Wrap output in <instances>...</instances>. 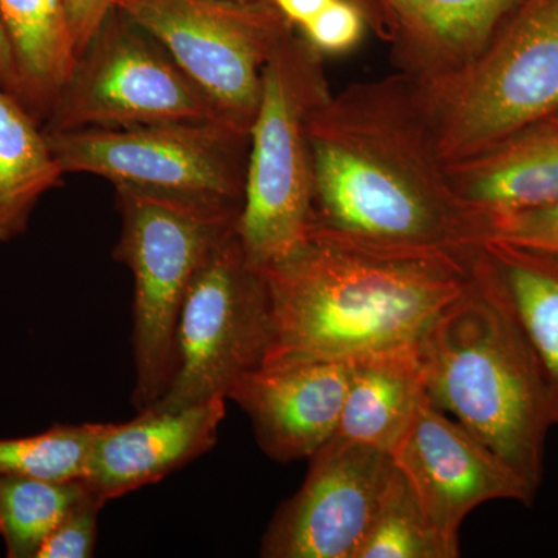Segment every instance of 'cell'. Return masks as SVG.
<instances>
[{"label":"cell","mask_w":558,"mask_h":558,"mask_svg":"<svg viewBox=\"0 0 558 558\" xmlns=\"http://www.w3.org/2000/svg\"><path fill=\"white\" fill-rule=\"evenodd\" d=\"M425 392L537 490L558 392L481 247L417 344Z\"/></svg>","instance_id":"obj_3"},{"label":"cell","mask_w":558,"mask_h":558,"mask_svg":"<svg viewBox=\"0 0 558 558\" xmlns=\"http://www.w3.org/2000/svg\"><path fill=\"white\" fill-rule=\"evenodd\" d=\"M355 359H279L234 381L260 450L281 464L310 459L336 435Z\"/></svg>","instance_id":"obj_13"},{"label":"cell","mask_w":558,"mask_h":558,"mask_svg":"<svg viewBox=\"0 0 558 558\" xmlns=\"http://www.w3.org/2000/svg\"><path fill=\"white\" fill-rule=\"evenodd\" d=\"M121 218L113 258L134 278L132 405L149 409L167 391L175 328L194 275L238 219L219 218L175 202L116 190Z\"/></svg>","instance_id":"obj_7"},{"label":"cell","mask_w":558,"mask_h":558,"mask_svg":"<svg viewBox=\"0 0 558 558\" xmlns=\"http://www.w3.org/2000/svg\"><path fill=\"white\" fill-rule=\"evenodd\" d=\"M399 72L432 78L486 47L521 0H373Z\"/></svg>","instance_id":"obj_15"},{"label":"cell","mask_w":558,"mask_h":558,"mask_svg":"<svg viewBox=\"0 0 558 558\" xmlns=\"http://www.w3.org/2000/svg\"><path fill=\"white\" fill-rule=\"evenodd\" d=\"M310 238L396 256L470 259L488 223L450 182L403 73L330 92L307 124Z\"/></svg>","instance_id":"obj_1"},{"label":"cell","mask_w":558,"mask_h":558,"mask_svg":"<svg viewBox=\"0 0 558 558\" xmlns=\"http://www.w3.org/2000/svg\"><path fill=\"white\" fill-rule=\"evenodd\" d=\"M0 87L9 90L21 100L20 78H17L16 64L2 22H0Z\"/></svg>","instance_id":"obj_29"},{"label":"cell","mask_w":558,"mask_h":558,"mask_svg":"<svg viewBox=\"0 0 558 558\" xmlns=\"http://www.w3.org/2000/svg\"><path fill=\"white\" fill-rule=\"evenodd\" d=\"M21 101L43 123L76 62L69 0H0Z\"/></svg>","instance_id":"obj_18"},{"label":"cell","mask_w":558,"mask_h":558,"mask_svg":"<svg viewBox=\"0 0 558 558\" xmlns=\"http://www.w3.org/2000/svg\"><path fill=\"white\" fill-rule=\"evenodd\" d=\"M238 2H252V0H238Z\"/></svg>","instance_id":"obj_31"},{"label":"cell","mask_w":558,"mask_h":558,"mask_svg":"<svg viewBox=\"0 0 558 558\" xmlns=\"http://www.w3.org/2000/svg\"><path fill=\"white\" fill-rule=\"evenodd\" d=\"M389 454L453 558L472 510L498 499L527 505L537 492L428 396Z\"/></svg>","instance_id":"obj_12"},{"label":"cell","mask_w":558,"mask_h":558,"mask_svg":"<svg viewBox=\"0 0 558 558\" xmlns=\"http://www.w3.org/2000/svg\"><path fill=\"white\" fill-rule=\"evenodd\" d=\"M205 120H219L208 98L159 40L116 7L76 58L43 128L121 130Z\"/></svg>","instance_id":"obj_9"},{"label":"cell","mask_w":558,"mask_h":558,"mask_svg":"<svg viewBox=\"0 0 558 558\" xmlns=\"http://www.w3.org/2000/svg\"><path fill=\"white\" fill-rule=\"evenodd\" d=\"M546 120L554 121V123L558 124V113H556V116L549 117V119H546Z\"/></svg>","instance_id":"obj_30"},{"label":"cell","mask_w":558,"mask_h":558,"mask_svg":"<svg viewBox=\"0 0 558 558\" xmlns=\"http://www.w3.org/2000/svg\"><path fill=\"white\" fill-rule=\"evenodd\" d=\"M357 558H453L398 468Z\"/></svg>","instance_id":"obj_23"},{"label":"cell","mask_w":558,"mask_h":558,"mask_svg":"<svg viewBox=\"0 0 558 558\" xmlns=\"http://www.w3.org/2000/svg\"><path fill=\"white\" fill-rule=\"evenodd\" d=\"M279 13L299 31L304 24L314 20L333 0H271Z\"/></svg>","instance_id":"obj_28"},{"label":"cell","mask_w":558,"mask_h":558,"mask_svg":"<svg viewBox=\"0 0 558 558\" xmlns=\"http://www.w3.org/2000/svg\"><path fill=\"white\" fill-rule=\"evenodd\" d=\"M227 399L179 411H138L123 424H100L83 483L102 502L159 483L208 453L219 438Z\"/></svg>","instance_id":"obj_14"},{"label":"cell","mask_w":558,"mask_h":558,"mask_svg":"<svg viewBox=\"0 0 558 558\" xmlns=\"http://www.w3.org/2000/svg\"><path fill=\"white\" fill-rule=\"evenodd\" d=\"M488 240L512 242L558 256V202L494 220Z\"/></svg>","instance_id":"obj_26"},{"label":"cell","mask_w":558,"mask_h":558,"mask_svg":"<svg viewBox=\"0 0 558 558\" xmlns=\"http://www.w3.org/2000/svg\"><path fill=\"white\" fill-rule=\"evenodd\" d=\"M470 259L381 255L310 238L263 270L271 318L264 362L417 347L464 293Z\"/></svg>","instance_id":"obj_2"},{"label":"cell","mask_w":558,"mask_h":558,"mask_svg":"<svg viewBox=\"0 0 558 558\" xmlns=\"http://www.w3.org/2000/svg\"><path fill=\"white\" fill-rule=\"evenodd\" d=\"M270 339L266 279L250 266L231 231L191 281L175 328L170 385L146 410L179 411L227 399L234 381L264 362Z\"/></svg>","instance_id":"obj_8"},{"label":"cell","mask_w":558,"mask_h":558,"mask_svg":"<svg viewBox=\"0 0 558 558\" xmlns=\"http://www.w3.org/2000/svg\"><path fill=\"white\" fill-rule=\"evenodd\" d=\"M87 487V486H86ZM105 506L87 488L84 497L65 513L40 546L36 558H89L94 556L98 535V515Z\"/></svg>","instance_id":"obj_25"},{"label":"cell","mask_w":558,"mask_h":558,"mask_svg":"<svg viewBox=\"0 0 558 558\" xmlns=\"http://www.w3.org/2000/svg\"><path fill=\"white\" fill-rule=\"evenodd\" d=\"M86 492L83 481L0 475V537L7 557H38L40 546Z\"/></svg>","instance_id":"obj_21"},{"label":"cell","mask_w":558,"mask_h":558,"mask_svg":"<svg viewBox=\"0 0 558 558\" xmlns=\"http://www.w3.org/2000/svg\"><path fill=\"white\" fill-rule=\"evenodd\" d=\"M46 135L65 174L98 175L116 190L240 219L250 138L248 132L223 121L46 131Z\"/></svg>","instance_id":"obj_6"},{"label":"cell","mask_w":558,"mask_h":558,"mask_svg":"<svg viewBox=\"0 0 558 558\" xmlns=\"http://www.w3.org/2000/svg\"><path fill=\"white\" fill-rule=\"evenodd\" d=\"M368 27V13L359 0H333L314 20L299 28L303 39L326 57L347 54L362 43Z\"/></svg>","instance_id":"obj_24"},{"label":"cell","mask_w":558,"mask_h":558,"mask_svg":"<svg viewBox=\"0 0 558 558\" xmlns=\"http://www.w3.org/2000/svg\"><path fill=\"white\" fill-rule=\"evenodd\" d=\"M411 81L446 165L556 116L558 0H521L472 60Z\"/></svg>","instance_id":"obj_4"},{"label":"cell","mask_w":558,"mask_h":558,"mask_svg":"<svg viewBox=\"0 0 558 558\" xmlns=\"http://www.w3.org/2000/svg\"><path fill=\"white\" fill-rule=\"evenodd\" d=\"M119 0H69V20L76 58L100 27Z\"/></svg>","instance_id":"obj_27"},{"label":"cell","mask_w":558,"mask_h":558,"mask_svg":"<svg viewBox=\"0 0 558 558\" xmlns=\"http://www.w3.org/2000/svg\"><path fill=\"white\" fill-rule=\"evenodd\" d=\"M98 432L100 424H57L27 438L0 439V475L83 481Z\"/></svg>","instance_id":"obj_22"},{"label":"cell","mask_w":558,"mask_h":558,"mask_svg":"<svg viewBox=\"0 0 558 558\" xmlns=\"http://www.w3.org/2000/svg\"><path fill=\"white\" fill-rule=\"evenodd\" d=\"M481 250L558 392V256L499 240Z\"/></svg>","instance_id":"obj_20"},{"label":"cell","mask_w":558,"mask_h":558,"mask_svg":"<svg viewBox=\"0 0 558 558\" xmlns=\"http://www.w3.org/2000/svg\"><path fill=\"white\" fill-rule=\"evenodd\" d=\"M459 199L488 223L558 202V124L539 121L447 165Z\"/></svg>","instance_id":"obj_16"},{"label":"cell","mask_w":558,"mask_h":558,"mask_svg":"<svg viewBox=\"0 0 558 558\" xmlns=\"http://www.w3.org/2000/svg\"><path fill=\"white\" fill-rule=\"evenodd\" d=\"M64 175L43 123L0 87V244L27 230L33 209Z\"/></svg>","instance_id":"obj_19"},{"label":"cell","mask_w":558,"mask_h":558,"mask_svg":"<svg viewBox=\"0 0 558 558\" xmlns=\"http://www.w3.org/2000/svg\"><path fill=\"white\" fill-rule=\"evenodd\" d=\"M270 521L264 558H357L396 472L388 451L330 439Z\"/></svg>","instance_id":"obj_11"},{"label":"cell","mask_w":558,"mask_h":558,"mask_svg":"<svg viewBox=\"0 0 558 558\" xmlns=\"http://www.w3.org/2000/svg\"><path fill=\"white\" fill-rule=\"evenodd\" d=\"M325 58L299 31L267 61L255 120L248 132L244 204L236 233L245 258L266 270L310 240L312 163L307 124L330 94Z\"/></svg>","instance_id":"obj_5"},{"label":"cell","mask_w":558,"mask_h":558,"mask_svg":"<svg viewBox=\"0 0 558 558\" xmlns=\"http://www.w3.org/2000/svg\"><path fill=\"white\" fill-rule=\"evenodd\" d=\"M425 396L417 347L357 357L333 439L389 453Z\"/></svg>","instance_id":"obj_17"},{"label":"cell","mask_w":558,"mask_h":558,"mask_svg":"<svg viewBox=\"0 0 558 558\" xmlns=\"http://www.w3.org/2000/svg\"><path fill=\"white\" fill-rule=\"evenodd\" d=\"M178 62L223 123L250 132L263 73L296 31L271 0H119Z\"/></svg>","instance_id":"obj_10"}]
</instances>
